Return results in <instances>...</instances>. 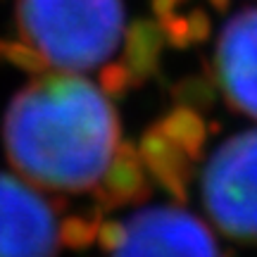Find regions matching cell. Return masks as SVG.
Returning <instances> with one entry per match:
<instances>
[{"label": "cell", "mask_w": 257, "mask_h": 257, "mask_svg": "<svg viewBox=\"0 0 257 257\" xmlns=\"http://www.w3.org/2000/svg\"><path fill=\"white\" fill-rule=\"evenodd\" d=\"M5 150L17 172L53 191H88L119 146L107 95L76 74H38L10 100Z\"/></svg>", "instance_id": "6da1fadb"}, {"label": "cell", "mask_w": 257, "mask_h": 257, "mask_svg": "<svg viewBox=\"0 0 257 257\" xmlns=\"http://www.w3.org/2000/svg\"><path fill=\"white\" fill-rule=\"evenodd\" d=\"M22 38L67 72L95 69L124 36L121 0H17Z\"/></svg>", "instance_id": "7a4b0ae2"}, {"label": "cell", "mask_w": 257, "mask_h": 257, "mask_svg": "<svg viewBox=\"0 0 257 257\" xmlns=\"http://www.w3.org/2000/svg\"><path fill=\"white\" fill-rule=\"evenodd\" d=\"M202 202L226 236L257 243V128L229 138L202 172Z\"/></svg>", "instance_id": "3957f363"}, {"label": "cell", "mask_w": 257, "mask_h": 257, "mask_svg": "<svg viewBox=\"0 0 257 257\" xmlns=\"http://www.w3.org/2000/svg\"><path fill=\"white\" fill-rule=\"evenodd\" d=\"M112 257H221L210 229L179 207H148L126 224V238Z\"/></svg>", "instance_id": "277c9868"}, {"label": "cell", "mask_w": 257, "mask_h": 257, "mask_svg": "<svg viewBox=\"0 0 257 257\" xmlns=\"http://www.w3.org/2000/svg\"><path fill=\"white\" fill-rule=\"evenodd\" d=\"M53 205L19 179L0 172V257H55Z\"/></svg>", "instance_id": "5b68a950"}, {"label": "cell", "mask_w": 257, "mask_h": 257, "mask_svg": "<svg viewBox=\"0 0 257 257\" xmlns=\"http://www.w3.org/2000/svg\"><path fill=\"white\" fill-rule=\"evenodd\" d=\"M214 76L231 107L257 119V8L226 22L217 41Z\"/></svg>", "instance_id": "8992f818"}, {"label": "cell", "mask_w": 257, "mask_h": 257, "mask_svg": "<svg viewBox=\"0 0 257 257\" xmlns=\"http://www.w3.org/2000/svg\"><path fill=\"white\" fill-rule=\"evenodd\" d=\"M150 193H153L150 176L143 167L138 148L128 141H119L100 181L93 186V195L98 205L105 210H114V207L148 200Z\"/></svg>", "instance_id": "52a82bcc"}, {"label": "cell", "mask_w": 257, "mask_h": 257, "mask_svg": "<svg viewBox=\"0 0 257 257\" xmlns=\"http://www.w3.org/2000/svg\"><path fill=\"white\" fill-rule=\"evenodd\" d=\"M136 148L150 181H155L172 200L184 202L188 198V184L193 176L191 157L179 146H174L157 126L148 128Z\"/></svg>", "instance_id": "ba28073f"}, {"label": "cell", "mask_w": 257, "mask_h": 257, "mask_svg": "<svg viewBox=\"0 0 257 257\" xmlns=\"http://www.w3.org/2000/svg\"><path fill=\"white\" fill-rule=\"evenodd\" d=\"M162 50H165V36H162L160 22L136 19V22L128 24V29H124L121 62L131 74L134 86H141V83H146L148 79L155 76L157 69H160Z\"/></svg>", "instance_id": "9c48e42d"}, {"label": "cell", "mask_w": 257, "mask_h": 257, "mask_svg": "<svg viewBox=\"0 0 257 257\" xmlns=\"http://www.w3.org/2000/svg\"><path fill=\"white\" fill-rule=\"evenodd\" d=\"M157 128L165 134L174 146H179L193 162H198L207 141V124L202 121L200 112L186 105H176L157 121Z\"/></svg>", "instance_id": "30bf717a"}, {"label": "cell", "mask_w": 257, "mask_h": 257, "mask_svg": "<svg viewBox=\"0 0 257 257\" xmlns=\"http://www.w3.org/2000/svg\"><path fill=\"white\" fill-rule=\"evenodd\" d=\"M98 224H100V214L91 212V214H69L57 224V236L60 243H64L72 250H86L88 245L95 243L98 236Z\"/></svg>", "instance_id": "8fae6325"}, {"label": "cell", "mask_w": 257, "mask_h": 257, "mask_svg": "<svg viewBox=\"0 0 257 257\" xmlns=\"http://www.w3.org/2000/svg\"><path fill=\"white\" fill-rule=\"evenodd\" d=\"M174 98L191 110H207L217 100V86L207 76H188L174 86Z\"/></svg>", "instance_id": "7c38bea8"}, {"label": "cell", "mask_w": 257, "mask_h": 257, "mask_svg": "<svg viewBox=\"0 0 257 257\" xmlns=\"http://www.w3.org/2000/svg\"><path fill=\"white\" fill-rule=\"evenodd\" d=\"M0 57L12 67L29 74H46L48 69L46 57L41 55L34 46H29L27 41H5V38H0Z\"/></svg>", "instance_id": "4fadbf2b"}, {"label": "cell", "mask_w": 257, "mask_h": 257, "mask_svg": "<svg viewBox=\"0 0 257 257\" xmlns=\"http://www.w3.org/2000/svg\"><path fill=\"white\" fill-rule=\"evenodd\" d=\"M98 83H100V91L107 98H121L134 86V79H131L128 69L124 67V62H110L100 69Z\"/></svg>", "instance_id": "5bb4252c"}, {"label": "cell", "mask_w": 257, "mask_h": 257, "mask_svg": "<svg viewBox=\"0 0 257 257\" xmlns=\"http://www.w3.org/2000/svg\"><path fill=\"white\" fill-rule=\"evenodd\" d=\"M162 27V36H165V43H169L176 50H186V48L193 46V38H191V29H188V19L186 15H172L160 22Z\"/></svg>", "instance_id": "9a60e30c"}, {"label": "cell", "mask_w": 257, "mask_h": 257, "mask_svg": "<svg viewBox=\"0 0 257 257\" xmlns=\"http://www.w3.org/2000/svg\"><path fill=\"white\" fill-rule=\"evenodd\" d=\"M126 238V224L117 219H100L98 224V236H95V243L100 245L105 252H117L119 245Z\"/></svg>", "instance_id": "2e32d148"}, {"label": "cell", "mask_w": 257, "mask_h": 257, "mask_svg": "<svg viewBox=\"0 0 257 257\" xmlns=\"http://www.w3.org/2000/svg\"><path fill=\"white\" fill-rule=\"evenodd\" d=\"M186 19H188V29H191V38H193V46L195 43H205L207 38H210L212 34V19L207 17V12L205 10H191L188 15H186Z\"/></svg>", "instance_id": "e0dca14e"}, {"label": "cell", "mask_w": 257, "mask_h": 257, "mask_svg": "<svg viewBox=\"0 0 257 257\" xmlns=\"http://www.w3.org/2000/svg\"><path fill=\"white\" fill-rule=\"evenodd\" d=\"M150 5H153V12H155L157 22H162V19L176 15V10H179V5H181V0H153Z\"/></svg>", "instance_id": "ac0fdd59"}, {"label": "cell", "mask_w": 257, "mask_h": 257, "mask_svg": "<svg viewBox=\"0 0 257 257\" xmlns=\"http://www.w3.org/2000/svg\"><path fill=\"white\" fill-rule=\"evenodd\" d=\"M207 3H210L217 12H226V10L231 8V0H207Z\"/></svg>", "instance_id": "d6986e66"}]
</instances>
